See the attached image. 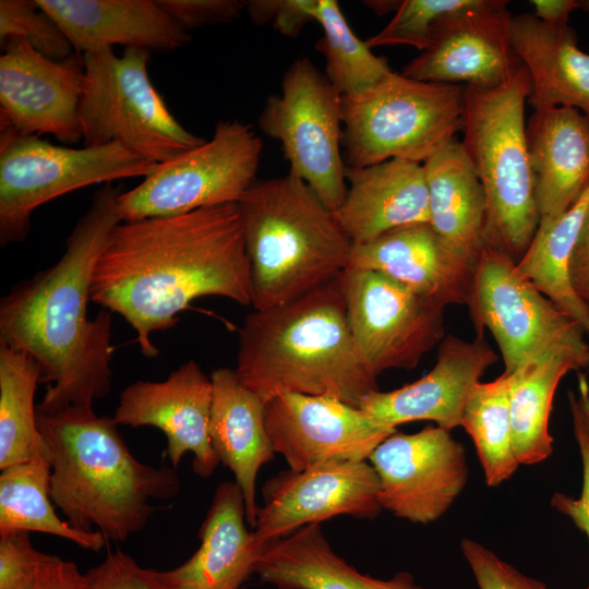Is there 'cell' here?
Returning a JSON list of instances; mask_svg holds the SVG:
<instances>
[{"label": "cell", "instance_id": "681fc988", "mask_svg": "<svg viewBox=\"0 0 589 589\" xmlns=\"http://www.w3.org/2000/svg\"><path fill=\"white\" fill-rule=\"evenodd\" d=\"M578 9H581L585 12L589 13V0H580V1H578Z\"/></svg>", "mask_w": 589, "mask_h": 589}, {"label": "cell", "instance_id": "5b68a950", "mask_svg": "<svg viewBox=\"0 0 589 589\" xmlns=\"http://www.w3.org/2000/svg\"><path fill=\"white\" fill-rule=\"evenodd\" d=\"M237 204L254 310L301 297L348 267L352 242L334 212L297 176L255 181Z\"/></svg>", "mask_w": 589, "mask_h": 589}, {"label": "cell", "instance_id": "3957f363", "mask_svg": "<svg viewBox=\"0 0 589 589\" xmlns=\"http://www.w3.org/2000/svg\"><path fill=\"white\" fill-rule=\"evenodd\" d=\"M36 412L51 468V500L72 527L124 542L155 513L152 501L179 493L176 469L136 459L113 417H100L92 406Z\"/></svg>", "mask_w": 589, "mask_h": 589}, {"label": "cell", "instance_id": "8992f818", "mask_svg": "<svg viewBox=\"0 0 589 589\" xmlns=\"http://www.w3.org/2000/svg\"><path fill=\"white\" fill-rule=\"evenodd\" d=\"M531 89L521 65L493 88L465 86L461 141L486 199V244L519 261L539 226L526 136L525 105Z\"/></svg>", "mask_w": 589, "mask_h": 589}, {"label": "cell", "instance_id": "2e32d148", "mask_svg": "<svg viewBox=\"0 0 589 589\" xmlns=\"http://www.w3.org/2000/svg\"><path fill=\"white\" fill-rule=\"evenodd\" d=\"M1 47V129L77 143L82 139L83 55L74 51L64 60H52L22 37H11Z\"/></svg>", "mask_w": 589, "mask_h": 589}, {"label": "cell", "instance_id": "d590c367", "mask_svg": "<svg viewBox=\"0 0 589 589\" xmlns=\"http://www.w3.org/2000/svg\"><path fill=\"white\" fill-rule=\"evenodd\" d=\"M482 2L483 0L399 1L390 22L365 43L370 48L409 45L424 51L446 19Z\"/></svg>", "mask_w": 589, "mask_h": 589}, {"label": "cell", "instance_id": "7bdbcfd3", "mask_svg": "<svg viewBox=\"0 0 589 589\" xmlns=\"http://www.w3.org/2000/svg\"><path fill=\"white\" fill-rule=\"evenodd\" d=\"M574 435L578 444L582 465V485L578 497L556 492L550 500L551 506L567 516L589 540V436L576 409L570 406ZM585 589H589V584Z\"/></svg>", "mask_w": 589, "mask_h": 589}, {"label": "cell", "instance_id": "9c48e42d", "mask_svg": "<svg viewBox=\"0 0 589 589\" xmlns=\"http://www.w3.org/2000/svg\"><path fill=\"white\" fill-rule=\"evenodd\" d=\"M157 166L118 144L72 148L1 129V245L23 241L34 211L43 204L92 184L145 178Z\"/></svg>", "mask_w": 589, "mask_h": 589}, {"label": "cell", "instance_id": "277c9868", "mask_svg": "<svg viewBox=\"0 0 589 589\" xmlns=\"http://www.w3.org/2000/svg\"><path fill=\"white\" fill-rule=\"evenodd\" d=\"M235 370L265 404L297 393L360 408L378 389L350 330L340 275L291 301L249 313Z\"/></svg>", "mask_w": 589, "mask_h": 589}, {"label": "cell", "instance_id": "c3c4849f", "mask_svg": "<svg viewBox=\"0 0 589 589\" xmlns=\"http://www.w3.org/2000/svg\"><path fill=\"white\" fill-rule=\"evenodd\" d=\"M364 3L377 14H385L390 11L395 12L399 1H364Z\"/></svg>", "mask_w": 589, "mask_h": 589}, {"label": "cell", "instance_id": "7a4b0ae2", "mask_svg": "<svg viewBox=\"0 0 589 589\" xmlns=\"http://www.w3.org/2000/svg\"><path fill=\"white\" fill-rule=\"evenodd\" d=\"M120 187L106 183L79 218L59 261L0 301V345L28 354L48 384L36 410L92 406L111 389L112 312L91 320L87 304L97 260L120 221Z\"/></svg>", "mask_w": 589, "mask_h": 589}, {"label": "cell", "instance_id": "d6a6232c", "mask_svg": "<svg viewBox=\"0 0 589 589\" xmlns=\"http://www.w3.org/2000/svg\"><path fill=\"white\" fill-rule=\"evenodd\" d=\"M39 383L28 354L0 345V469L45 453L34 404Z\"/></svg>", "mask_w": 589, "mask_h": 589}, {"label": "cell", "instance_id": "f6af8a7d", "mask_svg": "<svg viewBox=\"0 0 589 589\" xmlns=\"http://www.w3.org/2000/svg\"><path fill=\"white\" fill-rule=\"evenodd\" d=\"M34 589H86L85 574L75 563L55 556Z\"/></svg>", "mask_w": 589, "mask_h": 589}, {"label": "cell", "instance_id": "d4e9b609", "mask_svg": "<svg viewBox=\"0 0 589 589\" xmlns=\"http://www.w3.org/2000/svg\"><path fill=\"white\" fill-rule=\"evenodd\" d=\"M243 494L236 482L220 483L199 530L200 546L163 577L172 589H241L254 574L257 548L245 526Z\"/></svg>", "mask_w": 589, "mask_h": 589}, {"label": "cell", "instance_id": "7dc6e473", "mask_svg": "<svg viewBox=\"0 0 589 589\" xmlns=\"http://www.w3.org/2000/svg\"><path fill=\"white\" fill-rule=\"evenodd\" d=\"M578 396L569 392V405L578 412L582 425L589 436V385L584 374H579Z\"/></svg>", "mask_w": 589, "mask_h": 589}, {"label": "cell", "instance_id": "4fadbf2b", "mask_svg": "<svg viewBox=\"0 0 589 589\" xmlns=\"http://www.w3.org/2000/svg\"><path fill=\"white\" fill-rule=\"evenodd\" d=\"M340 278L350 330L376 377L417 366L443 340L444 306L374 271L347 267Z\"/></svg>", "mask_w": 589, "mask_h": 589}, {"label": "cell", "instance_id": "4dcf8cb0", "mask_svg": "<svg viewBox=\"0 0 589 589\" xmlns=\"http://www.w3.org/2000/svg\"><path fill=\"white\" fill-rule=\"evenodd\" d=\"M51 468L46 454L1 469L0 536L41 532L98 552L106 538L98 531H81L59 518L50 495Z\"/></svg>", "mask_w": 589, "mask_h": 589}, {"label": "cell", "instance_id": "9a60e30c", "mask_svg": "<svg viewBox=\"0 0 589 589\" xmlns=\"http://www.w3.org/2000/svg\"><path fill=\"white\" fill-rule=\"evenodd\" d=\"M378 491L376 472L366 460H330L302 471H281L262 488L254 544L259 550L336 516L373 519L383 509Z\"/></svg>", "mask_w": 589, "mask_h": 589}, {"label": "cell", "instance_id": "7402d4cb", "mask_svg": "<svg viewBox=\"0 0 589 589\" xmlns=\"http://www.w3.org/2000/svg\"><path fill=\"white\" fill-rule=\"evenodd\" d=\"M347 192L334 212L352 244L392 230L429 223V197L422 164L390 159L346 167Z\"/></svg>", "mask_w": 589, "mask_h": 589}, {"label": "cell", "instance_id": "44dd1931", "mask_svg": "<svg viewBox=\"0 0 589 589\" xmlns=\"http://www.w3.org/2000/svg\"><path fill=\"white\" fill-rule=\"evenodd\" d=\"M348 267L381 273L442 306L468 303L474 269L429 223L401 227L353 244Z\"/></svg>", "mask_w": 589, "mask_h": 589}, {"label": "cell", "instance_id": "bcb514c9", "mask_svg": "<svg viewBox=\"0 0 589 589\" xmlns=\"http://www.w3.org/2000/svg\"><path fill=\"white\" fill-rule=\"evenodd\" d=\"M534 15L550 24L568 23L570 13L578 9L577 0H532Z\"/></svg>", "mask_w": 589, "mask_h": 589}, {"label": "cell", "instance_id": "e575fe53", "mask_svg": "<svg viewBox=\"0 0 589 589\" xmlns=\"http://www.w3.org/2000/svg\"><path fill=\"white\" fill-rule=\"evenodd\" d=\"M316 22L323 36L315 49L324 56L325 76L340 96L363 91L393 72L351 29L336 0H318Z\"/></svg>", "mask_w": 589, "mask_h": 589}, {"label": "cell", "instance_id": "60d3db41", "mask_svg": "<svg viewBox=\"0 0 589 589\" xmlns=\"http://www.w3.org/2000/svg\"><path fill=\"white\" fill-rule=\"evenodd\" d=\"M248 15L256 25H271L281 35L298 37L311 22H316L318 0H247Z\"/></svg>", "mask_w": 589, "mask_h": 589}, {"label": "cell", "instance_id": "74e56055", "mask_svg": "<svg viewBox=\"0 0 589 589\" xmlns=\"http://www.w3.org/2000/svg\"><path fill=\"white\" fill-rule=\"evenodd\" d=\"M53 558L33 545L28 532L0 536V589H34Z\"/></svg>", "mask_w": 589, "mask_h": 589}, {"label": "cell", "instance_id": "cb8c5ba5", "mask_svg": "<svg viewBox=\"0 0 589 589\" xmlns=\"http://www.w3.org/2000/svg\"><path fill=\"white\" fill-rule=\"evenodd\" d=\"M526 136L539 225L550 224L589 187V116L572 107L538 110Z\"/></svg>", "mask_w": 589, "mask_h": 589}, {"label": "cell", "instance_id": "ab89813d", "mask_svg": "<svg viewBox=\"0 0 589 589\" xmlns=\"http://www.w3.org/2000/svg\"><path fill=\"white\" fill-rule=\"evenodd\" d=\"M460 548L479 589H549L472 539L464 538Z\"/></svg>", "mask_w": 589, "mask_h": 589}, {"label": "cell", "instance_id": "ffe728a7", "mask_svg": "<svg viewBox=\"0 0 589 589\" xmlns=\"http://www.w3.org/2000/svg\"><path fill=\"white\" fill-rule=\"evenodd\" d=\"M496 353L477 337L449 335L440 344L432 370L402 387L370 393L360 409L376 422L396 429L411 421H433L447 431L460 426L466 404Z\"/></svg>", "mask_w": 589, "mask_h": 589}, {"label": "cell", "instance_id": "30bf717a", "mask_svg": "<svg viewBox=\"0 0 589 589\" xmlns=\"http://www.w3.org/2000/svg\"><path fill=\"white\" fill-rule=\"evenodd\" d=\"M262 140L237 120L219 121L211 140L158 166L118 196L122 221L169 217L238 203L256 181Z\"/></svg>", "mask_w": 589, "mask_h": 589}, {"label": "cell", "instance_id": "7c38bea8", "mask_svg": "<svg viewBox=\"0 0 589 589\" xmlns=\"http://www.w3.org/2000/svg\"><path fill=\"white\" fill-rule=\"evenodd\" d=\"M467 305L477 337L488 329L497 342L506 374L553 347L586 341L582 327L491 244L474 267Z\"/></svg>", "mask_w": 589, "mask_h": 589}, {"label": "cell", "instance_id": "484cf974", "mask_svg": "<svg viewBox=\"0 0 589 589\" xmlns=\"http://www.w3.org/2000/svg\"><path fill=\"white\" fill-rule=\"evenodd\" d=\"M211 380L212 445L219 462L233 473L244 497L247 522L254 528L257 473L275 454L266 430L265 402L241 383L236 370H214Z\"/></svg>", "mask_w": 589, "mask_h": 589}, {"label": "cell", "instance_id": "f546056e", "mask_svg": "<svg viewBox=\"0 0 589 589\" xmlns=\"http://www.w3.org/2000/svg\"><path fill=\"white\" fill-rule=\"evenodd\" d=\"M588 366L589 345L584 341L553 347L510 373L512 438L519 465L539 464L551 456L549 421L556 387L569 371Z\"/></svg>", "mask_w": 589, "mask_h": 589}, {"label": "cell", "instance_id": "ac0fdd59", "mask_svg": "<svg viewBox=\"0 0 589 589\" xmlns=\"http://www.w3.org/2000/svg\"><path fill=\"white\" fill-rule=\"evenodd\" d=\"M508 1L483 0L450 15L430 47L408 62L402 75L433 83L493 88L522 65L510 34Z\"/></svg>", "mask_w": 589, "mask_h": 589}, {"label": "cell", "instance_id": "52a82bcc", "mask_svg": "<svg viewBox=\"0 0 589 589\" xmlns=\"http://www.w3.org/2000/svg\"><path fill=\"white\" fill-rule=\"evenodd\" d=\"M465 86L390 72L372 86L341 96L347 167L390 159L424 164L462 129Z\"/></svg>", "mask_w": 589, "mask_h": 589}, {"label": "cell", "instance_id": "f35d334b", "mask_svg": "<svg viewBox=\"0 0 589 589\" xmlns=\"http://www.w3.org/2000/svg\"><path fill=\"white\" fill-rule=\"evenodd\" d=\"M86 589H172L161 572L144 568L120 549L85 573Z\"/></svg>", "mask_w": 589, "mask_h": 589}, {"label": "cell", "instance_id": "8fae6325", "mask_svg": "<svg viewBox=\"0 0 589 589\" xmlns=\"http://www.w3.org/2000/svg\"><path fill=\"white\" fill-rule=\"evenodd\" d=\"M257 123L263 133L280 142L289 172L336 212L347 192L341 96L325 74L309 58H297L284 74L280 93L266 100Z\"/></svg>", "mask_w": 589, "mask_h": 589}, {"label": "cell", "instance_id": "b9f144b4", "mask_svg": "<svg viewBox=\"0 0 589 589\" xmlns=\"http://www.w3.org/2000/svg\"><path fill=\"white\" fill-rule=\"evenodd\" d=\"M160 8L185 32L205 25L230 23L243 10L239 0H157Z\"/></svg>", "mask_w": 589, "mask_h": 589}, {"label": "cell", "instance_id": "8d00e7d4", "mask_svg": "<svg viewBox=\"0 0 589 589\" xmlns=\"http://www.w3.org/2000/svg\"><path fill=\"white\" fill-rule=\"evenodd\" d=\"M11 37L26 39L38 52L52 60H64L75 50L58 24L36 0L0 1V43Z\"/></svg>", "mask_w": 589, "mask_h": 589}, {"label": "cell", "instance_id": "6da1fadb", "mask_svg": "<svg viewBox=\"0 0 589 589\" xmlns=\"http://www.w3.org/2000/svg\"><path fill=\"white\" fill-rule=\"evenodd\" d=\"M252 305L250 263L238 204L120 221L93 272L91 299L119 313L136 333L142 353L158 350L151 335L171 328L201 297Z\"/></svg>", "mask_w": 589, "mask_h": 589}, {"label": "cell", "instance_id": "836d02e7", "mask_svg": "<svg viewBox=\"0 0 589 589\" xmlns=\"http://www.w3.org/2000/svg\"><path fill=\"white\" fill-rule=\"evenodd\" d=\"M512 374L479 382L464 409L460 426L472 438L485 482L494 488L508 480L519 464L513 449L509 394Z\"/></svg>", "mask_w": 589, "mask_h": 589}, {"label": "cell", "instance_id": "ba28073f", "mask_svg": "<svg viewBox=\"0 0 589 589\" xmlns=\"http://www.w3.org/2000/svg\"><path fill=\"white\" fill-rule=\"evenodd\" d=\"M83 55L79 116L84 146L118 144L155 164L165 163L206 140L194 135L169 111L148 75L151 51L112 47Z\"/></svg>", "mask_w": 589, "mask_h": 589}, {"label": "cell", "instance_id": "ee69618b", "mask_svg": "<svg viewBox=\"0 0 589 589\" xmlns=\"http://www.w3.org/2000/svg\"><path fill=\"white\" fill-rule=\"evenodd\" d=\"M572 286L589 308V206L569 261Z\"/></svg>", "mask_w": 589, "mask_h": 589}, {"label": "cell", "instance_id": "4316f807", "mask_svg": "<svg viewBox=\"0 0 589 589\" xmlns=\"http://www.w3.org/2000/svg\"><path fill=\"white\" fill-rule=\"evenodd\" d=\"M510 34L529 73L534 111L572 107L589 116V53L578 47L574 28L524 13L512 16Z\"/></svg>", "mask_w": 589, "mask_h": 589}, {"label": "cell", "instance_id": "5bb4252c", "mask_svg": "<svg viewBox=\"0 0 589 589\" xmlns=\"http://www.w3.org/2000/svg\"><path fill=\"white\" fill-rule=\"evenodd\" d=\"M368 460L378 479L382 508L414 524L441 518L469 474L464 445L437 425L411 434L396 432Z\"/></svg>", "mask_w": 589, "mask_h": 589}, {"label": "cell", "instance_id": "f1b7e54d", "mask_svg": "<svg viewBox=\"0 0 589 589\" xmlns=\"http://www.w3.org/2000/svg\"><path fill=\"white\" fill-rule=\"evenodd\" d=\"M254 574L276 589H424L408 572L389 579L359 573L334 552L320 524L262 545Z\"/></svg>", "mask_w": 589, "mask_h": 589}, {"label": "cell", "instance_id": "603a6c76", "mask_svg": "<svg viewBox=\"0 0 589 589\" xmlns=\"http://www.w3.org/2000/svg\"><path fill=\"white\" fill-rule=\"evenodd\" d=\"M75 51L122 45L169 51L190 41L157 0H36Z\"/></svg>", "mask_w": 589, "mask_h": 589}, {"label": "cell", "instance_id": "e0dca14e", "mask_svg": "<svg viewBox=\"0 0 589 589\" xmlns=\"http://www.w3.org/2000/svg\"><path fill=\"white\" fill-rule=\"evenodd\" d=\"M266 430L289 469L302 471L330 460H368L396 429L360 408L327 396L283 393L265 404Z\"/></svg>", "mask_w": 589, "mask_h": 589}, {"label": "cell", "instance_id": "d6986e66", "mask_svg": "<svg viewBox=\"0 0 589 589\" xmlns=\"http://www.w3.org/2000/svg\"><path fill=\"white\" fill-rule=\"evenodd\" d=\"M213 384L193 361H187L161 382L136 381L119 397L113 419L118 425L154 426L167 438L166 455L173 469L187 453L192 469L209 478L219 459L211 441Z\"/></svg>", "mask_w": 589, "mask_h": 589}, {"label": "cell", "instance_id": "1f68e13d", "mask_svg": "<svg viewBox=\"0 0 589 589\" xmlns=\"http://www.w3.org/2000/svg\"><path fill=\"white\" fill-rule=\"evenodd\" d=\"M589 206V187L580 199L550 224H540L517 262L519 272L589 334V308L575 292L569 261Z\"/></svg>", "mask_w": 589, "mask_h": 589}, {"label": "cell", "instance_id": "83f0119b", "mask_svg": "<svg viewBox=\"0 0 589 589\" xmlns=\"http://www.w3.org/2000/svg\"><path fill=\"white\" fill-rule=\"evenodd\" d=\"M423 165L429 224L461 260L476 267L486 245V199L461 142L454 139Z\"/></svg>", "mask_w": 589, "mask_h": 589}]
</instances>
